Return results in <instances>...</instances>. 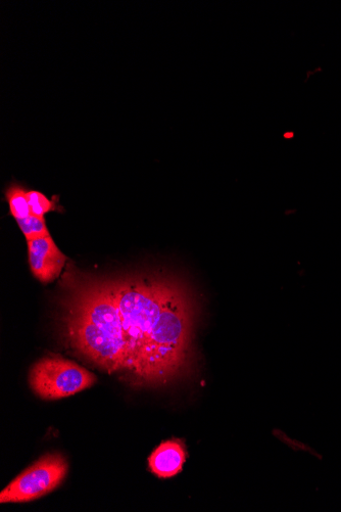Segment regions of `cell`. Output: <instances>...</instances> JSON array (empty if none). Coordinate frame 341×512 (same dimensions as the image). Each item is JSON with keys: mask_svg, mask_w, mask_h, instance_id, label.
Here are the masks:
<instances>
[{"mask_svg": "<svg viewBox=\"0 0 341 512\" xmlns=\"http://www.w3.org/2000/svg\"><path fill=\"white\" fill-rule=\"evenodd\" d=\"M59 331L67 348L131 388H157L188 376L197 303L170 275H95L72 266L60 283Z\"/></svg>", "mask_w": 341, "mask_h": 512, "instance_id": "6da1fadb", "label": "cell"}, {"mask_svg": "<svg viewBox=\"0 0 341 512\" xmlns=\"http://www.w3.org/2000/svg\"><path fill=\"white\" fill-rule=\"evenodd\" d=\"M16 221L27 242L50 236L44 217L31 215Z\"/></svg>", "mask_w": 341, "mask_h": 512, "instance_id": "52a82bcc", "label": "cell"}, {"mask_svg": "<svg viewBox=\"0 0 341 512\" xmlns=\"http://www.w3.org/2000/svg\"><path fill=\"white\" fill-rule=\"evenodd\" d=\"M92 372L59 355L45 356L30 369L29 385L42 400H60L91 388Z\"/></svg>", "mask_w": 341, "mask_h": 512, "instance_id": "7a4b0ae2", "label": "cell"}, {"mask_svg": "<svg viewBox=\"0 0 341 512\" xmlns=\"http://www.w3.org/2000/svg\"><path fill=\"white\" fill-rule=\"evenodd\" d=\"M27 244L29 266L34 277L43 284L54 282L66 266V255L61 252L51 235Z\"/></svg>", "mask_w": 341, "mask_h": 512, "instance_id": "277c9868", "label": "cell"}, {"mask_svg": "<svg viewBox=\"0 0 341 512\" xmlns=\"http://www.w3.org/2000/svg\"><path fill=\"white\" fill-rule=\"evenodd\" d=\"M187 458L185 444L180 439L162 443L150 456L149 465L160 479H169L181 473Z\"/></svg>", "mask_w": 341, "mask_h": 512, "instance_id": "5b68a950", "label": "cell"}, {"mask_svg": "<svg viewBox=\"0 0 341 512\" xmlns=\"http://www.w3.org/2000/svg\"><path fill=\"white\" fill-rule=\"evenodd\" d=\"M29 203L32 215L44 217L47 213L60 211L58 200L48 199L44 194L37 191L28 192Z\"/></svg>", "mask_w": 341, "mask_h": 512, "instance_id": "ba28073f", "label": "cell"}, {"mask_svg": "<svg viewBox=\"0 0 341 512\" xmlns=\"http://www.w3.org/2000/svg\"><path fill=\"white\" fill-rule=\"evenodd\" d=\"M69 464L61 453L46 454L0 494V503H25L55 491L65 481Z\"/></svg>", "mask_w": 341, "mask_h": 512, "instance_id": "3957f363", "label": "cell"}, {"mask_svg": "<svg viewBox=\"0 0 341 512\" xmlns=\"http://www.w3.org/2000/svg\"><path fill=\"white\" fill-rule=\"evenodd\" d=\"M28 190L20 183H11L6 192V200L9 204L10 214L16 219H24L32 215Z\"/></svg>", "mask_w": 341, "mask_h": 512, "instance_id": "8992f818", "label": "cell"}]
</instances>
